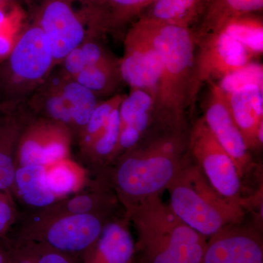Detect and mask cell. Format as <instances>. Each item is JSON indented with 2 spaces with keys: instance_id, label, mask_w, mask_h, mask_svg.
<instances>
[{
  "instance_id": "obj_1",
  "label": "cell",
  "mask_w": 263,
  "mask_h": 263,
  "mask_svg": "<svg viewBox=\"0 0 263 263\" xmlns=\"http://www.w3.org/2000/svg\"><path fill=\"white\" fill-rule=\"evenodd\" d=\"M185 133L158 129L118 157L105 168L124 212L162 196L190 158Z\"/></svg>"
},
{
  "instance_id": "obj_2",
  "label": "cell",
  "mask_w": 263,
  "mask_h": 263,
  "mask_svg": "<svg viewBox=\"0 0 263 263\" xmlns=\"http://www.w3.org/2000/svg\"><path fill=\"white\" fill-rule=\"evenodd\" d=\"M149 19L162 64L153 124L162 130L185 133L196 53L193 30Z\"/></svg>"
},
{
  "instance_id": "obj_3",
  "label": "cell",
  "mask_w": 263,
  "mask_h": 263,
  "mask_svg": "<svg viewBox=\"0 0 263 263\" xmlns=\"http://www.w3.org/2000/svg\"><path fill=\"white\" fill-rule=\"evenodd\" d=\"M136 230L139 263H202L208 238L176 215L162 196L151 197L127 212Z\"/></svg>"
},
{
  "instance_id": "obj_4",
  "label": "cell",
  "mask_w": 263,
  "mask_h": 263,
  "mask_svg": "<svg viewBox=\"0 0 263 263\" xmlns=\"http://www.w3.org/2000/svg\"><path fill=\"white\" fill-rule=\"evenodd\" d=\"M190 158L167 188L173 212L207 238L226 227L243 222V208L218 193Z\"/></svg>"
},
{
  "instance_id": "obj_5",
  "label": "cell",
  "mask_w": 263,
  "mask_h": 263,
  "mask_svg": "<svg viewBox=\"0 0 263 263\" xmlns=\"http://www.w3.org/2000/svg\"><path fill=\"white\" fill-rule=\"evenodd\" d=\"M33 22L47 38L56 66L86 40L110 32L108 12L83 0H42Z\"/></svg>"
},
{
  "instance_id": "obj_6",
  "label": "cell",
  "mask_w": 263,
  "mask_h": 263,
  "mask_svg": "<svg viewBox=\"0 0 263 263\" xmlns=\"http://www.w3.org/2000/svg\"><path fill=\"white\" fill-rule=\"evenodd\" d=\"M56 67L44 33L34 22L26 26L0 62V102H25Z\"/></svg>"
},
{
  "instance_id": "obj_7",
  "label": "cell",
  "mask_w": 263,
  "mask_h": 263,
  "mask_svg": "<svg viewBox=\"0 0 263 263\" xmlns=\"http://www.w3.org/2000/svg\"><path fill=\"white\" fill-rule=\"evenodd\" d=\"M113 214H82L56 218L42 224L21 226L16 239L41 243L69 256L76 263L98 238Z\"/></svg>"
},
{
  "instance_id": "obj_8",
  "label": "cell",
  "mask_w": 263,
  "mask_h": 263,
  "mask_svg": "<svg viewBox=\"0 0 263 263\" xmlns=\"http://www.w3.org/2000/svg\"><path fill=\"white\" fill-rule=\"evenodd\" d=\"M187 140L190 157L213 187L221 196L243 207L241 179L234 162L216 141L202 118L193 124Z\"/></svg>"
},
{
  "instance_id": "obj_9",
  "label": "cell",
  "mask_w": 263,
  "mask_h": 263,
  "mask_svg": "<svg viewBox=\"0 0 263 263\" xmlns=\"http://www.w3.org/2000/svg\"><path fill=\"white\" fill-rule=\"evenodd\" d=\"M161 65L152 21L140 15L124 35V54L120 59L123 81L130 89L147 90L156 96Z\"/></svg>"
},
{
  "instance_id": "obj_10",
  "label": "cell",
  "mask_w": 263,
  "mask_h": 263,
  "mask_svg": "<svg viewBox=\"0 0 263 263\" xmlns=\"http://www.w3.org/2000/svg\"><path fill=\"white\" fill-rule=\"evenodd\" d=\"M189 108L205 82L220 79L252 62L253 55L223 31L209 34L196 46Z\"/></svg>"
},
{
  "instance_id": "obj_11",
  "label": "cell",
  "mask_w": 263,
  "mask_h": 263,
  "mask_svg": "<svg viewBox=\"0 0 263 263\" xmlns=\"http://www.w3.org/2000/svg\"><path fill=\"white\" fill-rule=\"evenodd\" d=\"M91 174L80 191L64 197L37 212L22 214V226L42 224L63 216L82 214H113L123 209L105 171Z\"/></svg>"
},
{
  "instance_id": "obj_12",
  "label": "cell",
  "mask_w": 263,
  "mask_h": 263,
  "mask_svg": "<svg viewBox=\"0 0 263 263\" xmlns=\"http://www.w3.org/2000/svg\"><path fill=\"white\" fill-rule=\"evenodd\" d=\"M73 138L59 123L32 116L24 127L15 155V169L22 166H48L71 157Z\"/></svg>"
},
{
  "instance_id": "obj_13",
  "label": "cell",
  "mask_w": 263,
  "mask_h": 263,
  "mask_svg": "<svg viewBox=\"0 0 263 263\" xmlns=\"http://www.w3.org/2000/svg\"><path fill=\"white\" fill-rule=\"evenodd\" d=\"M209 83L210 89L204 103L202 119L216 141L231 157L242 179L253 167L250 151L230 114L226 95L219 85L213 81Z\"/></svg>"
},
{
  "instance_id": "obj_14",
  "label": "cell",
  "mask_w": 263,
  "mask_h": 263,
  "mask_svg": "<svg viewBox=\"0 0 263 263\" xmlns=\"http://www.w3.org/2000/svg\"><path fill=\"white\" fill-rule=\"evenodd\" d=\"M202 263H263L260 230L242 223L223 228L208 238Z\"/></svg>"
},
{
  "instance_id": "obj_15",
  "label": "cell",
  "mask_w": 263,
  "mask_h": 263,
  "mask_svg": "<svg viewBox=\"0 0 263 263\" xmlns=\"http://www.w3.org/2000/svg\"><path fill=\"white\" fill-rule=\"evenodd\" d=\"M136 242L130 231V221L123 210L105 223L79 263H136Z\"/></svg>"
},
{
  "instance_id": "obj_16",
  "label": "cell",
  "mask_w": 263,
  "mask_h": 263,
  "mask_svg": "<svg viewBox=\"0 0 263 263\" xmlns=\"http://www.w3.org/2000/svg\"><path fill=\"white\" fill-rule=\"evenodd\" d=\"M32 116L25 102H0V190L11 195L17 147Z\"/></svg>"
},
{
  "instance_id": "obj_17",
  "label": "cell",
  "mask_w": 263,
  "mask_h": 263,
  "mask_svg": "<svg viewBox=\"0 0 263 263\" xmlns=\"http://www.w3.org/2000/svg\"><path fill=\"white\" fill-rule=\"evenodd\" d=\"M224 95L230 114L248 149L262 147L263 86L248 85Z\"/></svg>"
},
{
  "instance_id": "obj_18",
  "label": "cell",
  "mask_w": 263,
  "mask_h": 263,
  "mask_svg": "<svg viewBox=\"0 0 263 263\" xmlns=\"http://www.w3.org/2000/svg\"><path fill=\"white\" fill-rule=\"evenodd\" d=\"M12 196L16 205L19 202L27 209L23 214L37 212L56 202L46 182V166L31 164L17 167Z\"/></svg>"
},
{
  "instance_id": "obj_19",
  "label": "cell",
  "mask_w": 263,
  "mask_h": 263,
  "mask_svg": "<svg viewBox=\"0 0 263 263\" xmlns=\"http://www.w3.org/2000/svg\"><path fill=\"white\" fill-rule=\"evenodd\" d=\"M25 103L34 117L62 124L68 128L71 133L72 110L62 94L57 67L52 71L44 84L26 100Z\"/></svg>"
},
{
  "instance_id": "obj_20",
  "label": "cell",
  "mask_w": 263,
  "mask_h": 263,
  "mask_svg": "<svg viewBox=\"0 0 263 263\" xmlns=\"http://www.w3.org/2000/svg\"><path fill=\"white\" fill-rule=\"evenodd\" d=\"M263 0H211L201 22L193 29L195 45L218 32L231 19L262 11Z\"/></svg>"
},
{
  "instance_id": "obj_21",
  "label": "cell",
  "mask_w": 263,
  "mask_h": 263,
  "mask_svg": "<svg viewBox=\"0 0 263 263\" xmlns=\"http://www.w3.org/2000/svg\"><path fill=\"white\" fill-rule=\"evenodd\" d=\"M211 0H154L141 15L162 23L195 29Z\"/></svg>"
},
{
  "instance_id": "obj_22",
  "label": "cell",
  "mask_w": 263,
  "mask_h": 263,
  "mask_svg": "<svg viewBox=\"0 0 263 263\" xmlns=\"http://www.w3.org/2000/svg\"><path fill=\"white\" fill-rule=\"evenodd\" d=\"M57 69L62 94L68 102L72 110L71 133L75 144L78 137L89 122L100 100L75 79L63 73L57 66Z\"/></svg>"
},
{
  "instance_id": "obj_23",
  "label": "cell",
  "mask_w": 263,
  "mask_h": 263,
  "mask_svg": "<svg viewBox=\"0 0 263 263\" xmlns=\"http://www.w3.org/2000/svg\"><path fill=\"white\" fill-rule=\"evenodd\" d=\"M90 176L89 171L72 157L46 166V182L57 200L80 191Z\"/></svg>"
},
{
  "instance_id": "obj_24",
  "label": "cell",
  "mask_w": 263,
  "mask_h": 263,
  "mask_svg": "<svg viewBox=\"0 0 263 263\" xmlns=\"http://www.w3.org/2000/svg\"><path fill=\"white\" fill-rule=\"evenodd\" d=\"M74 79L89 89L98 99L114 96L122 82L120 59L85 69Z\"/></svg>"
},
{
  "instance_id": "obj_25",
  "label": "cell",
  "mask_w": 263,
  "mask_h": 263,
  "mask_svg": "<svg viewBox=\"0 0 263 263\" xmlns=\"http://www.w3.org/2000/svg\"><path fill=\"white\" fill-rule=\"evenodd\" d=\"M116 59L117 57L102 43L101 38H91L72 50L57 67L65 75L73 79L85 69Z\"/></svg>"
},
{
  "instance_id": "obj_26",
  "label": "cell",
  "mask_w": 263,
  "mask_h": 263,
  "mask_svg": "<svg viewBox=\"0 0 263 263\" xmlns=\"http://www.w3.org/2000/svg\"><path fill=\"white\" fill-rule=\"evenodd\" d=\"M236 40L254 57L263 51V22L255 14L245 15L228 21L219 31Z\"/></svg>"
},
{
  "instance_id": "obj_27",
  "label": "cell",
  "mask_w": 263,
  "mask_h": 263,
  "mask_svg": "<svg viewBox=\"0 0 263 263\" xmlns=\"http://www.w3.org/2000/svg\"><path fill=\"white\" fill-rule=\"evenodd\" d=\"M125 95L116 94L105 100H101L91 114L89 122L78 137L75 144L79 148V157L88 149L103 133L112 112L120 105Z\"/></svg>"
},
{
  "instance_id": "obj_28",
  "label": "cell",
  "mask_w": 263,
  "mask_h": 263,
  "mask_svg": "<svg viewBox=\"0 0 263 263\" xmlns=\"http://www.w3.org/2000/svg\"><path fill=\"white\" fill-rule=\"evenodd\" d=\"M154 0H107L110 32H119L136 20Z\"/></svg>"
},
{
  "instance_id": "obj_29",
  "label": "cell",
  "mask_w": 263,
  "mask_h": 263,
  "mask_svg": "<svg viewBox=\"0 0 263 263\" xmlns=\"http://www.w3.org/2000/svg\"><path fill=\"white\" fill-rule=\"evenodd\" d=\"M156 96L147 90L130 89L129 95H125L119 105L120 128L147 111L154 110Z\"/></svg>"
},
{
  "instance_id": "obj_30",
  "label": "cell",
  "mask_w": 263,
  "mask_h": 263,
  "mask_svg": "<svg viewBox=\"0 0 263 263\" xmlns=\"http://www.w3.org/2000/svg\"><path fill=\"white\" fill-rule=\"evenodd\" d=\"M217 84L226 94L248 85L263 86L262 65L257 62H250L248 65L224 76Z\"/></svg>"
},
{
  "instance_id": "obj_31",
  "label": "cell",
  "mask_w": 263,
  "mask_h": 263,
  "mask_svg": "<svg viewBox=\"0 0 263 263\" xmlns=\"http://www.w3.org/2000/svg\"><path fill=\"white\" fill-rule=\"evenodd\" d=\"M19 216L20 212L12 195L0 190V238L8 234Z\"/></svg>"
},
{
  "instance_id": "obj_32",
  "label": "cell",
  "mask_w": 263,
  "mask_h": 263,
  "mask_svg": "<svg viewBox=\"0 0 263 263\" xmlns=\"http://www.w3.org/2000/svg\"><path fill=\"white\" fill-rule=\"evenodd\" d=\"M9 5L0 8V62L9 54L18 37L8 34L7 27L9 26L8 22L10 21V15L7 13L6 8Z\"/></svg>"
},
{
  "instance_id": "obj_33",
  "label": "cell",
  "mask_w": 263,
  "mask_h": 263,
  "mask_svg": "<svg viewBox=\"0 0 263 263\" xmlns=\"http://www.w3.org/2000/svg\"><path fill=\"white\" fill-rule=\"evenodd\" d=\"M32 242V241H30ZM37 263H76L69 256L41 243L32 242Z\"/></svg>"
},
{
  "instance_id": "obj_34",
  "label": "cell",
  "mask_w": 263,
  "mask_h": 263,
  "mask_svg": "<svg viewBox=\"0 0 263 263\" xmlns=\"http://www.w3.org/2000/svg\"><path fill=\"white\" fill-rule=\"evenodd\" d=\"M83 1L87 3L88 5L96 7V8H101V9L105 10L108 12V10H107V0H83Z\"/></svg>"
},
{
  "instance_id": "obj_35",
  "label": "cell",
  "mask_w": 263,
  "mask_h": 263,
  "mask_svg": "<svg viewBox=\"0 0 263 263\" xmlns=\"http://www.w3.org/2000/svg\"><path fill=\"white\" fill-rule=\"evenodd\" d=\"M8 259H9L8 249H5L0 245V263H7Z\"/></svg>"
},
{
  "instance_id": "obj_36",
  "label": "cell",
  "mask_w": 263,
  "mask_h": 263,
  "mask_svg": "<svg viewBox=\"0 0 263 263\" xmlns=\"http://www.w3.org/2000/svg\"><path fill=\"white\" fill-rule=\"evenodd\" d=\"M15 0H0V8L5 6V5L11 4Z\"/></svg>"
},
{
  "instance_id": "obj_37",
  "label": "cell",
  "mask_w": 263,
  "mask_h": 263,
  "mask_svg": "<svg viewBox=\"0 0 263 263\" xmlns=\"http://www.w3.org/2000/svg\"><path fill=\"white\" fill-rule=\"evenodd\" d=\"M136 263H139V262H136Z\"/></svg>"
}]
</instances>
